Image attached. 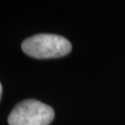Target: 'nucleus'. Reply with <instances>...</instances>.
<instances>
[{"label":"nucleus","mask_w":125,"mask_h":125,"mask_svg":"<svg viewBox=\"0 0 125 125\" xmlns=\"http://www.w3.org/2000/svg\"><path fill=\"white\" fill-rule=\"evenodd\" d=\"M71 43L56 34H37L22 43V50L36 58H54L65 56L71 51Z\"/></svg>","instance_id":"f257e3e1"},{"label":"nucleus","mask_w":125,"mask_h":125,"mask_svg":"<svg viewBox=\"0 0 125 125\" xmlns=\"http://www.w3.org/2000/svg\"><path fill=\"white\" fill-rule=\"evenodd\" d=\"M54 118L52 107L29 99L16 105L9 116L10 125H48Z\"/></svg>","instance_id":"f03ea898"},{"label":"nucleus","mask_w":125,"mask_h":125,"mask_svg":"<svg viewBox=\"0 0 125 125\" xmlns=\"http://www.w3.org/2000/svg\"><path fill=\"white\" fill-rule=\"evenodd\" d=\"M1 95H2V85L0 83V99H1Z\"/></svg>","instance_id":"7ed1b4c3"}]
</instances>
